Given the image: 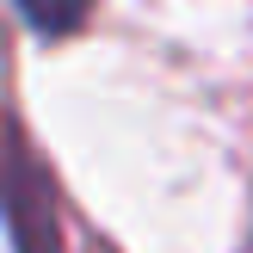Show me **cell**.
<instances>
[{
    "instance_id": "1",
    "label": "cell",
    "mask_w": 253,
    "mask_h": 253,
    "mask_svg": "<svg viewBox=\"0 0 253 253\" xmlns=\"http://www.w3.org/2000/svg\"><path fill=\"white\" fill-rule=\"evenodd\" d=\"M19 12H25L43 37H68V31H81V25H86L93 0H19Z\"/></svg>"
}]
</instances>
